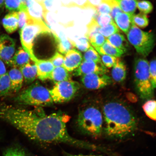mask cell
Listing matches in <instances>:
<instances>
[{
  "mask_svg": "<svg viewBox=\"0 0 156 156\" xmlns=\"http://www.w3.org/2000/svg\"><path fill=\"white\" fill-rule=\"evenodd\" d=\"M41 4L45 10L55 13L57 12L60 4L58 0H44Z\"/></svg>",
  "mask_w": 156,
  "mask_h": 156,
  "instance_id": "cell-37",
  "label": "cell"
},
{
  "mask_svg": "<svg viewBox=\"0 0 156 156\" xmlns=\"http://www.w3.org/2000/svg\"><path fill=\"white\" fill-rule=\"evenodd\" d=\"M56 44L58 51L66 54L69 51L75 48L69 38L60 29H56L52 32Z\"/></svg>",
  "mask_w": 156,
  "mask_h": 156,
  "instance_id": "cell-13",
  "label": "cell"
},
{
  "mask_svg": "<svg viewBox=\"0 0 156 156\" xmlns=\"http://www.w3.org/2000/svg\"><path fill=\"white\" fill-rule=\"evenodd\" d=\"M68 7H77L82 9L90 8L87 0H71Z\"/></svg>",
  "mask_w": 156,
  "mask_h": 156,
  "instance_id": "cell-44",
  "label": "cell"
},
{
  "mask_svg": "<svg viewBox=\"0 0 156 156\" xmlns=\"http://www.w3.org/2000/svg\"><path fill=\"white\" fill-rule=\"evenodd\" d=\"M95 48L101 55H106L116 58L120 57L126 52L112 46L107 40L102 46Z\"/></svg>",
  "mask_w": 156,
  "mask_h": 156,
  "instance_id": "cell-21",
  "label": "cell"
},
{
  "mask_svg": "<svg viewBox=\"0 0 156 156\" xmlns=\"http://www.w3.org/2000/svg\"><path fill=\"white\" fill-rule=\"evenodd\" d=\"M19 14V31L21 30L25 25L29 18L27 8L21 10L18 12Z\"/></svg>",
  "mask_w": 156,
  "mask_h": 156,
  "instance_id": "cell-38",
  "label": "cell"
},
{
  "mask_svg": "<svg viewBox=\"0 0 156 156\" xmlns=\"http://www.w3.org/2000/svg\"><path fill=\"white\" fill-rule=\"evenodd\" d=\"M132 16L122 12L117 15L114 19L117 26L126 34L133 25L132 22Z\"/></svg>",
  "mask_w": 156,
  "mask_h": 156,
  "instance_id": "cell-18",
  "label": "cell"
},
{
  "mask_svg": "<svg viewBox=\"0 0 156 156\" xmlns=\"http://www.w3.org/2000/svg\"><path fill=\"white\" fill-rule=\"evenodd\" d=\"M19 69L23 76L25 82L32 83L36 80L37 76V68L34 64H31L30 62L25 64Z\"/></svg>",
  "mask_w": 156,
  "mask_h": 156,
  "instance_id": "cell-20",
  "label": "cell"
},
{
  "mask_svg": "<svg viewBox=\"0 0 156 156\" xmlns=\"http://www.w3.org/2000/svg\"><path fill=\"white\" fill-rule=\"evenodd\" d=\"M4 5L10 12H19L27 8L26 5L21 2L20 0H5Z\"/></svg>",
  "mask_w": 156,
  "mask_h": 156,
  "instance_id": "cell-29",
  "label": "cell"
},
{
  "mask_svg": "<svg viewBox=\"0 0 156 156\" xmlns=\"http://www.w3.org/2000/svg\"><path fill=\"white\" fill-rule=\"evenodd\" d=\"M66 156H101L95 155H74L72 154L66 153Z\"/></svg>",
  "mask_w": 156,
  "mask_h": 156,
  "instance_id": "cell-48",
  "label": "cell"
},
{
  "mask_svg": "<svg viewBox=\"0 0 156 156\" xmlns=\"http://www.w3.org/2000/svg\"><path fill=\"white\" fill-rule=\"evenodd\" d=\"M5 0H0V8L2 7L4 5Z\"/></svg>",
  "mask_w": 156,
  "mask_h": 156,
  "instance_id": "cell-49",
  "label": "cell"
},
{
  "mask_svg": "<svg viewBox=\"0 0 156 156\" xmlns=\"http://www.w3.org/2000/svg\"><path fill=\"white\" fill-rule=\"evenodd\" d=\"M0 119L39 143L64 144L92 151L99 149L98 146L69 135L66 125L69 117L63 113L47 115L41 108L30 110L2 104L0 105Z\"/></svg>",
  "mask_w": 156,
  "mask_h": 156,
  "instance_id": "cell-1",
  "label": "cell"
},
{
  "mask_svg": "<svg viewBox=\"0 0 156 156\" xmlns=\"http://www.w3.org/2000/svg\"><path fill=\"white\" fill-rule=\"evenodd\" d=\"M11 91V82L7 72L0 76V97L5 96Z\"/></svg>",
  "mask_w": 156,
  "mask_h": 156,
  "instance_id": "cell-26",
  "label": "cell"
},
{
  "mask_svg": "<svg viewBox=\"0 0 156 156\" xmlns=\"http://www.w3.org/2000/svg\"><path fill=\"white\" fill-rule=\"evenodd\" d=\"M30 60L28 53L24 48L20 47L15 52L10 66L19 68L25 64L30 62Z\"/></svg>",
  "mask_w": 156,
  "mask_h": 156,
  "instance_id": "cell-22",
  "label": "cell"
},
{
  "mask_svg": "<svg viewBox=\"0 0 156 156\" xmlns=\"http://www.w3.org/2000/svg\"><path fill=\"white\" fill-rule=\"evenodd\" d=\"M119 32H120V29L114 21L106 27H101L99 30V34L106 38H108L112 35Z\"/></svg>",
  "mask_w": 156,
  "mask_h": 156,
  "instance_id": "cell-30",
  "label": "cell"
},
{
  "mask_svg": "<svg viewBox=\"0 0 156 156\" xmlns=\"http://www.w3.org/2000/svg\"><path fill=\"white\" fill-rule=\"evenodd\" d=\"M126 35L129 41L140 55L146 57L153 51L155 44L153 32H144L133 25Z\"/></svg>",
  "mask_w": 156,
  "mask_h": 156,
  "instance_id": "cell-7",
  "label": "cell"
},
{
  "mask_svg": "<svg viewBox=\"0 0 156 156\" xmlns=\"http://www.w3.org/2000/svg\"><path fill=\"white\" fill-rule=\"evenodd\" d=\"M4 28L9 34H12L16 31L19 27L18 12H10L5 16L2 20Z\"/></svg>",
  "mask_w": 156,
  "mask_h": 156,
  "instance_id": "cell-15",
  "label": "cell"
},
{
  "mask_svg": "<svg viewBox=\"0 0 156 156\" xmlns=\"http://www.w3.org/2000/svg\"><path fill=\"white\" fill-rule=\"evenodd\" d=\"M102 1V0H87L90 9L96 10L97 8L100 5Z\"/></svg>",
  "mask_w": 156,
  "mask_h": 156,
  "instance_id": "cell-46",
  "label": "cell"
},
{
  "mask_svg": "<svg viewBox=\"0 0 156 156\" xmlns=\"http://www.w3.org/2000/svg\"><path fill=\"white\" fill-rule=\"evenodd\" d=\"M113 79L117 82H122L126 79V68L125 64L119 58L113 66L112 71Z\"/></svg>",
  "mask_w": 156,
  "mask_h": 156,
  "instance_id": "cell-19",
  "label": "cell"
},
{
  "mask_svg": "<svg viewBox=\"0 0 156 156\" xmlns=\"http://www.w3.org/2000/svg\"><path fill=\"white\" fill-rule=\"evenodd\" d=\"M132 22L135 26L144 28L149 25V20L146 15L141 13L132 15Z\"/></svg>",
  "mask_w": 156,
  "mask_h": 156,
  "instance_id": "cell-27",
  "label": "cell"
},
{
  "mask_svg": "<svg viewBox=\"0 0 156 156\" xmlns=\"http://www.w3.org/2000/svg\"><path fill=\"white\" fill-rule=\"evenodd\" d=\"M7 73L4 62L0 59V76Z\"/></svg>",
  "mask_w": 156,
  "mask_h": 156,
  "instance_id": "cell-47",
  "label": "cell"
},
{
  "mask_svg": "<svg viewBox=\"0 0 156 156\" xmlns=\"http://www.w3.org/2000/svg\"><path fill=\"white\" fill-rule=\"evenodd\" d=\"M37 68V76L39 79L45 81L48 79L54 67L49 60L37 59L34 62Z\"/></svg>",
  "mask_w": 156,
  "mask_h": 156,
  "instance_id": "cell-14",
  "label": "cell"
},
{
  "mask_svg": "<svg viewBox=\"0 0 156 156\" xmlns=\"http://www.w3.org/2000/svg\"><path fill=\"white\" fill-rule=\"evenodd\" d=\"M16 52L14 39L7 34L2 35L0 36V59L10 66Z\"/></svg>",
  "mask_w": 156,
  "mask_h": 156,
  "instance_id": "cell-10",
  "label": "cell"
},
{
  "mask_svg": "<svg viewBox=\"0 0 156 156\" xmlns=\"http://www.w3.org/2000/svg\"><path fill=\"white\" fill-rule=\"evenodd\" d=\"M27 12L29 17L32 19L43 20L45 9L43 6L36 0H27Z\"/></svg>",
  "mask_w": 156,
  "mask_h": 156,
  "instance_id": "cell-16",
  "label": "cell"
},
{
  "mask_svg": "<svg viewBox=\"0 0 156 156\" xmlns=\"http://www.w3.org/2000/svg\"><path fill=\"white\" fill-rule=\"evenodd\" d=\"M143 108L146 115L152 120H156V103L155 100L147 101L144 105Z\"/></svg>",
  "mask_w": 156,
  "mask_h": 156,
  "instance_id": "cell-28",
  "label": "cell"
},
{
  "mask_svg": "<svg viewBox=\"0 0 156 156\" xmlns=\"http://www.w3.org/2000/svg\"><path fill=\"white\" fill-rule=\"evenodd\" d=\"M101 60L103 65L106 68L113 67L116 61L117 58L114 56L103 55H101Z\"/></svg>",
  "mask_w": 156,
  "mask_h": 156,
  "instance_id": "cell-41",
  "label": "cell"
},
{
  "mask_svg": "<svg viewBox=\"0 0 156 156\" xmlns=\"http://www.w3.org/2000/svg\"><path fill=\"white\" fill-rule=\"evenodd\" d=\"M77 123L79 129L87 135L97 138L102 134L103 117L96 107L90 106L81 111L78 115Z\"/></svg>",
  "mask_w": 156,
  "mask_h": 156,
  "instance_id": "cell-3",
  "label": "cell"
},
{
  "mask_svg": "<svg viewBox=\"0 0 156 156\" xmlns=\"http://www.w3.org/2000/svg\"><path fill=\"white\" fill-rule=\"evenodd\" d=\"M3 156H29L20 148L12 147L9 148L4 154Z\"/></svg>",
  "mask_w": 156,
  "mask_h": 156,
  "instance_id": "cell-40",
  "label": "cell"
},
{
  "mask_svg": "<svg viewBox=\"0 0 156 156\" xmlns=\"http://www.w3.org/2000/svg\"><path fill=\"white\" fill-rule=\"evenodd\" d=\"M122 12V9H121L116 2L115 1L114 4L112 6L110 15L113 19H114L117 15Z\"/></svg>",
  "mask_w": 156,
  "mask_h": 156,
  "instance_id": "cell-45",
  "label": "cell"
},
{
  "mask_svg": "<svg viewBox=\"0 0 156 156\" xmlns=\"http://www.w3.org/2000/svg\"><path fill=\"white\" fill-rule=\"evenodd\" d=\"M134 83L136 90L142 99L153 96L154 89L152 87L149 74V63L144 58H138L134 64Z\"/></svg>",
  "mask_w": 156,
  "mask_h": 156,
  "instance_id": "cell-6",
  "label": "cell"
},
{
  "mask_svg": "<svg viewBox=\"0 0 156 156\" xmlns=\"http://www.w3.org/2000/svg\"><path fill=\"white\" fill-rule=\"evenodd\" d=\"M149 74L152 87L154 89L156 87V60L155 58L152 60L149 63Z\"/></svg>",
  "mask_w": 156,
  "mask_h": 156,
  "instance_id": "cell-42",
  "label": "cell"
},
{
  "mask_svg": "<svg viewBox=\"0 0 156 156\" xmlns=\"http://www.w3.org/2000/svg\"><path fill=\"white\" fill-rule=\"evenodd\" d=\"M100 28L96 21L92 17L90 22L87 25V31L85 35V37L89 41L95 34L99 33Z\"/></svg>",
  "mask_w": 156,
  "mask_h": 156,
  "instance_id": "cell-32",
  "label": "cell"
},
{
  "mask_svg": "<svg viewBox=\"0 0 156 156\" xmlns=\"http://www.w3.org/2000/svg\"><path fill=\"white\" fill-rule=\"evenodd\" d=\"M107 41L112 46L126 52L129 48V44L125 37L120 32L117 33L108 37Z\"/></svg>",
  "mask_w": 156,
  "mask_h": 156,
  "instance_id": "cell-23",
  "label": "cell"
},
{
  "mask_svg": "<svg viewBox=\"0 0 156 156\" xmlns=\"http://www.w3.org/2000/svg\"><path fill=\"white\" fill-rule=\"evenodd\" d=\"M74 71V76L82 77L91 73L106 74L107 69L103 64L97 63L90 60H83L79 67Z\"/></svg>",
  "mask_w": 156,
  "mask_h": 156,
  "instance_id": "cell-11",
  "label": "cell"
},
{
  "mask_svg": "<svg viewBox=\"0 0 156 156\" xmlns=\"http://www.w3.org/2000/svg\"><path fill=\"white\" fill-rule=\"evenodd\" d=\"M93 17L100 27H106L114 21L110 14H99L96 12Z\"/></svg>",
  "mask_w": 156,
  "mask_h": 156,
  "instance_id": "cell-33",
  "label": "cell"
},
{
  "mask_svg": "<svg viewBox=\"0 0 156 156\" xmlns=\"http://www.w3.org/2000/svg\"><path fill=\"white\" fill-rule=\"evenodd\" d=\"M115 0H102L96 10L99 14H110Z\"/></svg>",
  "mask_w": 156,
  "mask_h": 156,
  "instance_id": "cell-34",
  "label": "cell"
},
{
  "mask_svg": "<svg viewBox=\"0 0 156 156\" xmlns=\"http://www.w3.org/2000/svg\"><path fill=\"white\" fill-rule=\"evenodd\" d=\"M23 48L28 53L30 60L34 62L37 58L33 47L34 41L39 35L51 33L43 20L32 19L29 17L27 24L19 31Z\"/></svg>",
  "mask_w": 156,
  "mask_h": 156,
  "instance_id": "cell-5",
  "label": "cell"
},
{
  "mask_svg": "<svg viewBox=\"0 0 156 156\" xmlns=\"http://www.w3.org/2000/svg\"><path fill=\"white\" fill-rule=\"evenodd\" d=\"M136 7L140 12L146 15L151 13L153 9V5L151 2L146 0L137 1Z\"/></svg>",
  "mask_w": 156,
  "mask_h": 156,
  "instance_id": "cell-36",
  "label": "cell"
},
{
  "mask_svg": "<svg viewBox=\"0 0 156 156\" xmlns=\"http://www.w3.org/2000/svg\"><path fill=\"white\" fill-rule=\"evenodd\" d=\"M105 122V131L109 137L123 139L136 131L137 122L130 109L124 103L111 101L103 108Z\"/></svg>",
  "mask_w": 156,
  "mask_h": 156,
  "instance_id": "cell-2",
  "label": "cell"
},
{
  "mask_svg": "<svg viewBox=\"0 0 156 156\" xmlns=\"http://www.w3.org/2000/svg\"><path fill=\"white\" fill-rule=\"evenodd\" d=\"M106 41V39L102 34L98 33L89 41L95 48L102 46Z\"/></svg>",
  "mask_w": 156,
  "mask_h": 156,
  "instance_id": "cell-39",
  "label": "cell"
},
{
  "mask_svg": "<svg viewBox=\"0 0 156 156\" xmlns=\"http://www.w3.org/2000/svg\"><path fill=\"white\" fill-rule=\"evenodd\" d=\"M11 85V91L18 92L22 87L24 78L19 68L13 67L7 72Z\"/></svg>",
  "mask_w": 156,
  "mask_h": 156,
  "instance_id": "cell-17",
  "label": "cell"
},
{
  "mask_svg": "<svg viewBox=\"0 0 156 156\" xmlns=\"http://www.w3.org/2000/svg\"><path fill=\"white\" fill-rule=\"evenodd\" d=\"M15 101L21 105L40 107L50 106L54 103L49 90L38 82L20 93Z\"/></svg>",
  "mask_w": 156,
  "mask_h": 156,
  "instance_id": "cell-4",
  "label": "cell"
},
{
  "mask_svg": "<svg viewBox=\"0 0 156 156\" xmlns=\"http://www.w3.org/2000/svg\"><path fill=\"white\" fill-rule=\"evenodd\" d=\"M124 13L133 15L136 9V0H115Z\"/></svg>",
  "mask_w": 156,
  "mask_h": 156,
  "instance_id": "cell-25",
  "label": "cell"
},
{
  "mask_svg": "<svg viewBox=\"0 0 156 156\" xmlns=\"http://www.w3.org/2000/svg\"><path fill=\"white\" fill-rule=\"evenodd\" d=\"M80 88L77 82L70 80L55 83L49 92L54 102L63 103L73 99Z\"/></svg>",
  "mask_w": 156,
  "mask_h": 156,
  "instance_id": "cell-8",
  "label": "cell"
},
{
  "mask_svg": "<svg viewBox=\"0 0 156 156\" xmlns=\"http://www.w3.org/2000/svg\"><path fill=\"white\" fill-rule=\"evenodd\" d=\"M36 1L37 2H38L39 3L41 4L44 1V0H36Z\"/></svg>",
  "mask_w": 156,
  "mask_h": 156,
  "instance_id": "cell-50",
  "label": "cell"
},
{
  "mask_svg": "<svg viewBox=\"0 0 156 156\" xmlns=\"http://www.w3.org/2000/svg\"><path fill=\"white\" fill-rule=\"evenodd\" d=\"M64 56L58 52L56 53L52 57L48 59L53 64L54 67H62L64 62Z\"/></svg>",
  "mask_w": 156,
  "mask_h": 156,
  "instance_id": "cell-43",
  "label": "cell"
},
{
  "mask_svg": "<svg viewBox=\"0 0 156 156\" xmlns=\"http://www.w3.org/2000/svg\"><path fill=\"white\" fill-rule=\"evenodd\" d=\"M83 60V57L80 52L74 48L65 54L62 67L68 72L73 71L79 67Z\"/></svg>",
  "mask_w": 156,
  "mask_h": 156,
  "instance_id": "cell-12",
  "label": "cell"
},
{
  "mask_svg": "<svg viewBox=\"0 0 156 156\" xmlns=\"http://www.w3.org/2000/svg\"><path fill=\"white\" fill-rule=\"evenodd\" d=\"M68 72L63 67H54L48 79L51 80L55 83L69 80L71 79Z\"/></svg>",
  "mask_w": 156,
  "mask_h": 156,
  "instance_id": "cell-24",
  "label": "cell"
},
{
  "mask_svg": "<svg viewBox=\"0 0 156 156\" xmlns=\"http://www.w3.org/2000/svg\"><path fill=\"white\" fill-rule=\"evenodd\" d=\"M71 40L75 48L81 52L86 51L91 46L89 40L85 37L79 38L76 41Z\"/></svg>",
  "mask_w": 156,
  "mask_h": 156,
  "instance_id": "cell-35",
  "label": "cell"
},
{
  "mask_svg": "<svg viewBox=\"0 0 156 156\" xmlns=\"http://www.w3.org/2000/svg\"><path fill=\"white\" fill-rule=\"evenodd\" d=\"M83 60H90L97 63L103 64L98 52L91 46L85 52L83 55Z\"/></svg>",
  "mask_w": 156,
  "mask_h": 156,
  "instance_id": "cell-31",
  "label": "cell"
},
{
  "mask_svg": "<svg viewBox=\"0 0 156 156\" xmlns=\"http://www.w3.org/2000/svg\"><path fill=\"white\" fill-rule=\"evenodd\" d=\"M81 81L86 88L90 90L102 89L112 83L111 78L106 74H88L82 76Z\"/></svg>",
  "mask_w": 156,
  "mask_h": 156,
  "instance_id": "cell-9",
  "label": "cell"
}]
</instances>
